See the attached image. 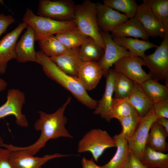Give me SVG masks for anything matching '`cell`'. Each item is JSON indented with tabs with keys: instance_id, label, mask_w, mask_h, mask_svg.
<instances>
[{
	"instance_id": "484cf974",
	"label": "cell",
	"mask_w": 168,
	"mask_h": 168,
	"mask_svg": "<svg viewBox=\"0 0 168 168\" xmlns=\"http://www.w3.org/2000/svg\"><path fill=\"white\" fill-rule=\"evenodd\" d=\"M55 36L67 49L80 47L89 37L77 27L56 34Z\"/></svg>"
},
{
	"instance_id": "30bf717a",
	"label": "cell",
	"mask_w": 168,
	"mask_h": 168,
	"mask_svg": "<svg viewBox=\"0 0 168 168\" xmlns=\"http://www.w3.org/2000/svg\"><path fill=\"white\" fill-rule=\"evenodd\" d=\"M114 70L120 73L134 82L142 84L150 79L149 75L142 68L143 59L139 57L130 56L121 58L114 64Z\"/></svg>"
},
{
	"instance_id": "7c38bea8",
	"label": "cell",
	"mask_w": 168,
	"mask_h": 168,
	"mask_svg": "<svg viewBox=\"0 0 168 168\" xmlns=\"http://www.w3.org/2000/svg\"><path fill=\"white\" fill-rule=\"evenodd\" d=\"M28 25L20 23L13 30L7 33L0 40V74L6 72L8 62L16 58L15 48L19 37Z\"/></svg>"
},
{
	"instance_id": "7bdbcfd3",
	"label": "cell",
	"mask_w": 168,
	"mask_h": 168,
	"mask_svg": "<svg viewBox=\"0 0 168 168\" xmlns=\"http://www.w3.org/2000/svg\"><path fill=\"white\" fill-rule=\"evenodd\" d=\"M0 4L4 5V3L3 0H0Z\"/></svg>"
},
{
	"instance_id": "f35d334b",
	"label": "cell",
	"mask_w": 168,
	"mask_h": 168,
	"mask_svg": "<svg viewBox=\"0 0 168 168\" xmlns=\"http://www.w3.org/2000/svg\"><path fill=\"white\" fill-rule=\"evenodd\" d=\"M81 163L82 168H101V166L95 163L93 158L88 159L84 157L82 160Z\"/></svg>"
},
{
	"instance_id": "8d00e7d4",
	"label": "cell",
	"mask_w": 168,
	"mask_h": 168,
	"mask_svg": "<svg viewBox=\"0 0 168 168\" xmlns=\"http://www.w3.org/2000/svg\"><path fill=\"white\" fill-rule=\"evenodd\" d=\"M10 151L0 146V168H12L8 160Z\"/></svg>"
},
{
	"instance_id": "b9f144b4",
	"label": "cell",
	"mask_w": 168,
	"mask_h": 168,
	"mask_svg": "<svg viewBox=\"0 0 168 168\" xmlns=\"http://www.w3.org/2000/svg\"><path fill=\"white\" fill-rule=\"evenodd\" d=\"M3 142V140L2 138L0 136V144Z\"/></svg>"
},
{
	"instance_id": "ba28073f",
	"label": "cell",
	"mask_w": 168,
	"mask_h": 168,
	"mask_svg": "<svg viewBox=\"0 0 168 168\" xmlns=\"http://www.w3.org/2000/svg\"><path fill=\"white\" fill-rule=\"evenodd\" d=\"M157 117L152 108L141 118L139 124L132 136L128 140L130 152L140 161L143 157L151 127Z\"/></svg>"
},
{
	"instance_id": "60d3db41",
	"label": "cell",
	"mask_w": 168,
	"mask_h": 168,
	"mask_svg": "<svg viewBox=\"0 0 168 168\" xmlns=\"http://www.w3.org/2000/svg\"><path fill=\"white\" fill-rule=\"evenodd\" d=\"M7 86V83L4 79L0 78V92L4 91Z\"/></svg>"
},
{
	"instance_id": "52a82bcc",
	"label": "cell",
	"mask_w": 168,
	"mask_h": 168,
	"mask_svg": "<svg viewBox=\"0 0 168 168\" xmlns=\"http://www.w3.org/2000/svg\"><path fill=\"white\" fill-rule=\"evenodd\" d=\"M76 5L71 0H40L37 15L60 21L73 20Z\"/></svg>"
},
{
	"instance_id": "8fae6325",
	"label": "cell",
	"mask_w": 168,
	"mask_h": 168,
	"mask_svg": "<svg viewBox=\"0 0 168 168\" xmlns=\"http://www.w3.org/2000/svg\"><path fill=\"white\" fill-rule=\"evenodd\" d=\"M100 34L105 44L104 54L98 62L106 76L110 68L121 58L131 56L125 48L119 45L113 40L112 35L109 32L100 31Z\"/></svg>"
},
{
	"instance_id": "f1b7e54d",
	"label": "cell",
	"mask_w": 168,
	"mask_h": 168,
	"mask_svg": "<svg viewBox=\"0 0 168 168\" xmlns=\"http://www.w3.org/2000/svg\"><path fill=\"white\" fill-rule=\"evenodd\" d=\"M38 41L40 51L49 57L59 55L68 49L53 35L42 38Z\"/></svg>"
},
{
	"instance_id": "3957f363",
	"label": "cell",
	"mask_w": 168,
	"mask_h": 168,
	"mask_svg": "<svg viewBox=\"0 0 168 168\" xmlns=\"http://www.w3.org/2000/svg\"><path fill=\"white\" fill-rule=\"evenodd\" d=\"M73 20L82 33L93 39L105 50V44L97 22L96 3L86 0L76 5Z\"/></svg>"
},
{
	"instance_id": "2e32d148",
	"label": "cell",
	"mask_w": 168,
	"mask_h": 168,
	"mask_svg": "<svg viewBox=\"0 0 168 168\" xmlns=\"http://www.w3.org/2000/svg\"><path fill=\"white\" fill-rule=\"evenodd\" d=\"M135 17L140 22L149 36L163 38L165 30L163 23L156 18L145 4L142 2L138 5Z\"/></svg>"
},
{
	"instance_id": "4dcf8cb0",
	"label": "cell",
	"mask_w": 168,
	"mask_h": 168,
	"mask_svg": "<svg viewBox=\"0 0 168 168\" xmlns=\"http://www.w3.org/2000/svg\"><path fill=\"white\" fill-rule=\"evenodd\" d=\"M115 73L114 98L128 97L133 89L135 82L119 72L115 71Z\"/></svg>"
},
{
	"instance_id": "ac0fdd59",
	"label": "cell",
	"mask_w": 168,
	"mask_h": 168,
	"mask_svg": "<svg viewBox=\"0 0 168 168\" xmlns=\"http://www.w3.org/2000/svg\"><path fill=\"white\" fill-rule=\"evenodd\" d=\"M79 47L68 49L61 54L49 57L57 67L65 73L76 77L82 62L79 55Z\"/></svg>"
},
{
	"instance_id": "7a4b0ae2",
	"label": "cell",
	"mask_w": 168,
	"mask_h": 168,
	"mask_svg": "<svg viewBox=\"0 0 168 168\" xmlns=\"http://www.w3.org/2000/svg\"><path fill=\"white\" fill-rule=\"evenodd\" d=\"M38 64L49 78L67 90L82 104L91 109H96L99 101L91 98L77 77L68 75L60 70L41 51L36 52Z\"/></svg>"
},
{
	"instance_id": "d6986e66",
	"label": "cell",
	"mask_w": 168,
	"mask_h": 168,
	"mask_svg": "<svg viewBox=\"0 0 168 168\" xmlns=\"http://www.w3.org/2000/svg\"><path fill=\"white\" fill-rule=\"evenodd\" d=\"M106 85L104 93L101 99L99 101L98 105L94 112V114L100 115L107 121L111 120L110 114L113 98L115 71L110 69L106 76Z\"/></svg>"
},
{
	"instance_id": "d590c367",
	"label": "cell",
	"mask_w": 168,
	"mask_h": 168,
	"mask_svg": "<svg viewBox=\"0 0 168 168\" xmlns=\"http://www.w3.org/2000/svg\"><path fill=\"white\" fill-rule=\"evenodd\" d=\"M15 21V19L11 15H5L0 13V36L5 33L7 27Z\"/></svg>"
},
{
	"instance_id": "d4e9b609",
	"label": "cell",
	"mask_w": 168,
	"mask_h": 168,
	"mask_svg": "<svg viewBox=\"0 0 168 168\" xmlns=\"http://www.w3.org/2000/svg\"><path fill=\"white\" fill-rule=\"evenodd\" d=\"M104 52L103 49L90 37L79 47V57L84 62H98Z\"/></svg>"
},
{
	"instance_id": "4316f807",
	"label": "cell",
	"mask_w": 168,
	"mask_h": 168,
	"mask_svg": "<svg viewBox=\"0 0 168 168\" xmlns=\"http://www.w3.org/2000/svg\"><path fill=\"white\" fill-rule=\"evenodd\" d=\"M141 161L147 168H168V154L155 151L147 146Z\"/></svg>"
},
{
	"instance_id": "277c9868",
	"label": "cell",
	"mask_w": 168,
	"mask_h": 168,
	"mask_svg": "<svg viewBox=\"0 0 168 168\" xmlns=\"http://www.w3.org/2000/svg\"><path fill=\"white\" fill-rule=\"evenodd\" d=\"M26 23L33 30L35 41L50 35L62 33L77 27L73 20L60 21L35 15L27 8L23 17Z\"/></svg>"
},
{
	"instance_id": "f546056e",
	"label": "cell",
	"mask_w": 168,
	"mask_h": 168,
	"mask_svg": "<svg viewBox=\"0 0 168 168\" xmlns=\"http://www.w3.org/2000/svg\"><path fill=\"white\" fill-rule=\"evenodd\" d=\"M138 113L129 102L128 97L113 99L110 117V119H119Z\"/></svg>"
},
{
	"instance_id": "ffe728a7",
	"label": "cell",
	"mask_w": 168,
	"mask_h": 168,
	"mask_svg": "<svg viewBox=\"0 0 168 168\" xmlns=\"http://www.w3.org/2000/svg\"><path fill=\"white\" fill-rule=\"evenodd\" d=\"M111 32L112 36L133 37L149 41V35L140 22L135 17L128 19Z\"/></svg>"
},
{
	"instance_id": "4fadbf2b",
	"label": "cell",
	"mask_w": 168,
	"mask_h": 168,
	"mask_svg": "<svg viewBox=\"0 0 168 168\" xmlns=\"http://www.w3.org/2000/svg\"><path fill=\"white\" fill-rule=\"evenodd\" d=\"M72 155L56 153L39 157L20 151H15L10 152L8 160L12 168H42L43 165L51 159Z\"/></svg>"
},
{
	"instance_id": "5b68a950",
	"label": "cell",
	"mask_w": 168,
	"mask_h": 168,
	"mask_svg": "<svg viewBox=\"0 0 168 168\" xmlns=\"http://www.w3.org/2000/svg\"><path fill=\"white\" fill-rule=\"evenodd\" d=\"M165 32L163 40L152 54L142 58L149 70L150 79L157 81L168 80V20L163 23Z\"/></svg>"
},
{
	"instance_id": "9a60e30c",
	"label": "cell",
	"mask_w": 168,
	"mask_h": 168,
	"mask_svg": "<svg viewBox=\"0 0 168 168\" xmlns=\"http://www.w3.org/2000/svg\"><path fill=\"white\" fill-rule=\"evenodd\" d=\"M96 4L97 23L102 31H111L128 19L124 14L104 4L98 2Z\"/></svg>"
},
{
	"instance_id": "e575fe53",
	"label": "cell",
	"mask_w": 168,
	"mask_h": 168,
	"mask_svg": "<svg viewBox=\"0 0 168 168\" xmlns=\"http://www.w3.org/2000/svg\"><path fill=\"white\" fill-rule=\"evenodd\" d=\"M152 108L157 118L168 119V98L154 102Z\"/></svg>"
},
{
	"instance_id": "9c48e42d",
	"label": "cell",
	"mask_w": 168,
	"mask_h": 168,
	"mask_svg": "<svg viewBox=\"0 0 168 168\" xmlns=\"http://www.w3.org/2000/svg\"><path fill=\"white\" fill-rule=\"evenodd\" d=\"M25 102V96L20 89L12 88L8 90L6 102L0 106V119L10 115H13L16 124L22 128L28 126L26 116L22 112Z\"/></svg>"
},
{
	"instance_id": "ab89813d",
	"label": "cell",
	"mask_w": 168,
	"mask_h": 168,
	"mask_svg": "<svg viewBox=\"0 0 168 168\" xmlns=\"http://www.w3.org/2000/svg\"><path fill=\"white\" fill-rule=\"evenodd\" d=\"M156 121L167 132H168V120L164 117H157Z\"/></svg>"
},
{
	"instance_id": "603a6c76",
	"label": "cell",
	"mask_w": 168,
	"mask_h": 168,
	"mask_svg": "<svg viewBox=\"0 0 168 168\" xmlns=\"http://www.w3.org/2000/svg\"><path fill=\"white\" fill-rule=\"evenodd\" d=\"M168 136V132L156 121L151 127L147 146L153 150L165 153L168 150L166 140Z\"/></svg>"
},
{
	"instance_id": "7402d4cb",
	"label": "cell",
	"mask_w": 168,
	"mask_h": 168,
	"mask_svg": "<svg viewBox=\"0 0 168 168\" xmlns=\"http://www.w3.org/2000/svg\"><path fill=\"white\" fill-rule=\"evenodd\" d=\"M114 41L118 45L126 49L131 56L138 57L143 58L146 56L147 50L158 46L149 42L130 37H121L112 36Z\"/></svg>"
},
{
	"instance_id": "5bb4252c",
	"label": "cell",
	"mask_w": 168,
	"mask_h": 168,
	"mask_svg": "<svg viewBox=\"0 0 168 168\" xmlns=\"http://www.w3.org/2000/svg\"><path fill=\"white\" fill-rule=\"evenodd\" d=\"M35 35L32 28L27 26L26 30L17 42L15 48V59L21 63L38 62L35 49Z\"/></svg>"
},
{
	"instance_id": "6da1fadb",
	"label": "cell",
	"mask_w": 168,
	"mask_h": 168,
	"mask_svg": "<svg viewBox=\"0 0 168 168\" xmlns=\"http://www.w3.org/2000/svg\"><path fill=\"white\" fill-rule=\"evenodd\" d=\"M71 100V97L68 96L65 102L53 113L47 114L41 110L38 111L40 117L35 123L34 126L35 130L40 131L41 133L39 138L34 143L25 147L3 143L2 147L10 151H20L35 156L45 146L47 142L50 139H56L62 137L72 138V136L65 128L67 119L64 115L65 109Z\"/></svg>"
},
{
	"instance_id": "1f68e13d",
	"label": "cell",
	"mask_w": 168,
	"mask_h": 168,
	"mask_svg": "<svg viewBox=\"0 0 168 168\" xmlns=\"http://www.w3.org/2000/svg\"><path fill=\"white\" fill-rule=\"evenodd\" d=\"M103 4L123 12L128 19L135 17L138 6L135 0H104Z\"/></svg>"
},
{
	"instance_id": "d6a6232c",
	"label": "cell",
	"mask_w": 168,
	"mask_h": 168,
	"mask_svg": "<svg viewBox=\"0 0 168 168\" xmlns=\"http://www.w3.org/2000/svg\"><path fill=\"white\" fill-rule=\"evenodd\" d=\"M142 117L137 113L118 119L122 126L120 133L124 138L128 140L137 129Z\"/></svg>"
},
{
	"instance_id": "8992f818",
	"label": "cell",
	"mask_w": 168,
	"mask_h": 168,
	"mask_svg": "<svg viewBox=\"0 0 168 168\" xmlns=\"http://www.w3.org/2000/svg\"><path fill=\"white\" fill-rule=\"evenodd\" d=\"M116 146L115 139L106 131L94 128L86 133L80 140L77 152L79 153L90 152L94 160L97 162L106 149Z\"/></svg>"
},
{
	"instance_id": "44dd1931",
	"label": "cell",
	"mask_w": 168,
	"mask_h": 168,
	"mask_svg": "<svg viewBox=\"0 0 168 168\" xmlns=\"http://www.w3.org/2000/svg\"><path fill=\"white\" fill-rule=\"evenodd\" d=\"M113 137L116 142V152L108 163L101 166V168H124L129 160L130 151L128 140L120 133Z\"/></svg>"
},
{
	"instance_id": "83f0119b",
	"label": "cell",
	"mask_w": 168,
	"mask_h": 168,
	"mask_svg": "<svg viewBox=\"0 0 168 168\" xmlns=\"http://www.w3.org/2000/svg\"><path fill=\"white\" fill-rule=\"evenodd\" d=\"M144 93L154 102L168 98V88L158 81L151 79L141 84Z\"/></svg>"
},
{
	"instance_id": "836d02e7",
	"label": "cell",
	"mask_w": 168,
	"mask_h": 168,
	"mask_svg": "<svg viewBox=\"0 0 168 168\" xmlns=\"http://www.w3.org/2000/svg\"><path fill=\"white\" fill-rule=\"evenodd\" d=\"M156 18L163 23L168 18V0H143Z\"/></svg>"
},
{
	"instance_id": "cb8c5ba5",
	"label": "cell",
	"mask_w": 168,
	"mask_h": 168,
	"mask_svg": "<svg viewBox=\"0 0 168 168\" xmlns=\"http://www.w3.org/2000/svg\"><path fill=\"white\" fill-rule=\"evenodd\" d=\"M128 99L139 116L145 115L153 107L154 102L142 90L141 84L135 82L133 89Z\"/></svg>"
},
{
	"instance_id": "e0dca14e",
	"label": "cell",
	"mask_w": 168,
	"mask_h": 168,
	"mask_svg": "<svg viewBox=\"0 0 168 168\" xmlns=\"http://www.w3.org/2000/svg\"><path fill=\"white\" fill-rule=\"evenodd\" d=\"M104 76L102 69L97 62L82 61L77 77L87 91L94 89Z\"/></svg>"
},
{
	"instance_id": "74e56055",
	"label": "cell",
	"mask_w": 168,
	"mask_h": 168,
	"mask_svg": "<svg viewBox=\"0 0 168 168\" xmlns=\"http://www.w3.org/2000/svg\"><path fill=\"white\" fill-rule=\"evenodd\" d=\"M124 168H147L130 152L129 160Z\"/></svg>"
}]
</instances>
